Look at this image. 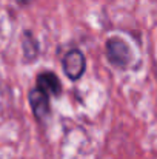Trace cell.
Instances as JSON below:
<instances>
[{
  "label": "cell",
  "mask_w": 157,
  "mask_h": 159,
  "mask_svg": "<svg viewBox=\"0 0 157 159\" xmlns=\"http://www.w3.org/2000/svg\"><path fill=\"white\" fill-rule=\"evenodd\" d=\"M106 54H108V60L119 68L128 66L133 59L128 43L123 42L120 37H111L106 40Z\"/></svg>",
  "instance_id": "obj_1"
},
{
  "label": "cell",
  "mask_w": 157,
  "mask_h": 159,
  "mask_svg": "<svg viewBox=\"0 0 157 159\" xmlns=\"http://www.w3.org/2000/svg\"><path fill=\"white\" fill-rule=\"evenodd\" d=\"M62 66H63V73L66 74L68 79L71 80H79L86 68V60L82 51L79 50H71L63 56L62 59Z\"/></svg>",
  "instance_id": "obj_2"
},
{
  "label": "cell",
  "mask_w": 157,
  "mask_h": 159,
  "mask_svg": "<svg viewBox=\"0 0 157 159\" xmlns=\"http://www.w3.org/2000/svg\"><path fill=\"white\" fill-rule=\"evenodd\" d=\"M28 101H29V105L33 108V113L37 120H45L50 116L51 107H50V94L46 91H43L42 88L36 85V88L29 91Z\"/></svg>",
  "instance_id": "obj_3"
},
{
  "label": "cell",
  "mask_w": 157,
  "mask_h": 159,
  "mask_svg": "<svg viewBox=\"0 0 157 159\" xmlns=\"http://www.w3.org/2000/svg\"><path fill=\"white\" fill-rule=\"evenodd\" d=\"M37 87L42 88L43 91H46L50 96H55V98L60 96V93H62L60 80L51 71H45L37 76Z\"/></svg>",
  "instance_id": "obj_4"
},
{
  "label": "cell",
  "mask_w": 157,
  "mask_h": 159,
  "mask_svg": "<svg viewBox=\"0 0 157 159\" xmlns=\"http://www.w3.org/2000/svg\"><path fill=\"white\" fill-rule=\"evenodd\" d=\"M23 53L25 57L28 60H34L39 54V45H37V40L33 37V34L29 31L25 33L23 36Z\"/></svg>",
  "instance_id": "obj_5"
},
{
  "label": "cell",
  "mask_w": 157,
  "mask_h": 159,
  "mask_svg": "<svg viewBox=\"0 0 157 159\" xmlns=\"http://www.w3.org/2000/svg\"><path fill=\"white\" fill-rule=\"evenodd\" d=\"M17 2H19L20 5H26V3H29L31 0H17Z\"/></svg>",
  "instance_id": "obj_6"
}]
</instances>
